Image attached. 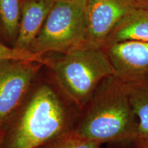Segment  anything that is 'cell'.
Segmentation results:
<instances>
[{"label": "cell", "mask_w": 148, "mask_h": 148, "mask_svg": "<svg viewBox=\"0 0 148 148\" xmlns=\"http://www.w3.org/2000/svg\"><path fill=\"white\" fill-rule=\"evenodd\" d=\"M76 107L57 85L33 84L26 98L0 134L1 148H38L73 130Z\"/></svg>", "instance_id": "6da1fadb"}, {"label": "cell", "mask_w": 148, "mask_h": 148, "mask_svg": "<svg viewBox=\"0 0 148 148\" xmlns=\"http://www.w3.org/2000/svg\"><path fill=\"white\" fill-rule=\"evenodd\" d=\"M136 128L127 85L112 75L99 85L72 130L102 144L134 142Z\"/></svg>", "instance_id": "7a4b0ae2"}, {"label": "cell", "mask_w": 148, "mask_h": 148, "mask_svg": "<svg viewBox=\"0 0 148 148\" xmlns=\"http://www.w3.org/2000/svg\"><path fill=\"white\" fill-rule=\"evenodd\" d=\"M61 91L80 111L113 68L102 47L84 45L63 53L47 66Z\"/></svg>", "instance_id": "3957f363"}, {"label": "cell", "mask_w": 148, "mask_h": 148, "mask_svg": "<svg viewBox=\"0 0 148 148\" xmlns=\"http://www.w3.org/2000/svg\"><path fill=\"white\" fill-rule=\"evenodd\" d=\"M86 0L55 2L29 51L45 55L66 53L86 45Z\"/></svg>", "instance_id": "277c9868"}, {"label": "cell", "mask_w": 148, "mask_h": 148, "mask_svg": "<svg viewBox=\"0 0 148 148\" xmlns=\"http://www.w3.org/2000/svg\"><path fill=\"white\" fill-rule=\"evenodd\" d=\"M42 66L35 61L0 60V134L25 100Z\"/></svg>", "instance_id": "5b68a950"}, {"label": "cell", "mask_w": 148, "mask_h": 148, "mask_svg": "<svg viewBox=\"0 0 148 148\" xmlns=\"http://www.w3.org/2000/svg\"><path fill=\"white\" fill-rule=\"evenodd\" d=\"M102 48L116 77L126 84L148 82V42L127 40Z\"/></svg>", "instance_id": "8992f818"}, {"label": "cell", "mask_w": 148, "mask_h": 148, "mask_svg": "<svg viewBox=\"0 0 148 148\" xmlns=\"http://www.w3.org/2000/svg\"><path fill=\"white\" fill-rule=\"evenodd\" d=\"M134 8L130 0H86V45L103 47L114 27Z\"/></svg>", "instance_id": "52a82bcc"}, {"label": "cell", "mask_w": 148, "mask_h": 148, "mask_svg": "<svg viewBox=\"0 0 148 148\" xmlns=\"http://www.w3.org/2000/svg\"><path fill=\"white\" fill-rule=\"evenodd\" d=\"M54 3L53 0H23L19 29L12 47L29 51Z\"/></svg>", "instance_id": "ba28073f"}, {"label": "cell", "mask_w": 148, "mask_h": 148, "mask_svg": "<svg viewBox=\"0 0 148 148\" xmlns=\"http://www.w3.org/2000/svg\"><path fill=\"white\" fill-rule=\"evenodd\" d=\"M127 40L148 42L147 9L136 8L131 10L114 27L104 45Z\"/></svg>", "instance_id": "9c48e42d"}, {"label": "cell", "mask_w": 148, "mask_h": 148, "mask_svg": "<svg viewBox=\"0 0 148 148\" xmlns=\"http://www.w3.org/2000/svg\"><path fill=\"white\" fill-rule=\"evenodd\" d=\"M127 85L133 110L137 119L134 143L148 141V82Z\"/></svg>", "instance_id": "30bf717a"}, {"label": "cell", "mask_w": 148, "mask_h": 148, "mask_svg": "<svg viewBox=\"0 0 148 148\" xmlns=\"http://www.w3.org/2000/svg\"><path fill=\"white\" fill-rule=\"evenodd\" d=\"M23 0H0V26L4 39L13 45L19 29Z\"/></svg>", "instance_id": "8fae6325"}, {"label": "cell", "mask_w": 148, "mask_h": 148, "mask_svg": "<svg viewBox=\"0 0 148 148\" xmlns=\"http://www.w3.org/2000/svg\"><path fill=\"white\" fill-rule=\"evenodd\" d=\"M101 143L88 139L71 130L51 140L41 148H100Z\"/></svg>", "instance_id": "7c38bea8"}, {"label": "cell", "mask_w": 148, "mask_h": 148, "mask_svg": "<svg viewBox=\"0 0 148 148\" xmlns=\"http://www.w3.org/2000/svg\"><path fill=\"white\" fill-rule=\"evenodd\" d=\"M23 60L35 61L48 66L49 60L44 57V55L34 53L30 51H24L14 47H9L0 42V60Z\"/></svg>", "instance_id": "4fadbf2b"}, {"label": "cell", "mask_w": 148, "mask_h": 148, "mask_svg": "<svg viewBox=\"0 0 148 148\" xmlns=\"http://www.w3.org/2000/svg\"><path fill=\"white\" fill-rule=\"evenodd\" d=\"M136 8H143L148 10V0H130Z\"/></svg>", "instance_id": "5bb4252c"}, {"label": "cell", "mask_w": 148, "mask_h": 148, "mask_svg": "<svg viewBox=\"0 0 148 148\" xmlns=\"http://www.w3.org/2000/svg\"><path fill=\"white\" fill-rule=\"evenodd\" d=\"M134 144L137 148H148V141H139Z\"/></svg>", "instance_id": "9a60e30c"}, {"label": "cell", "mask_w": 148, "mask_h": 148, "mask_svg": "<svg viewBox=\"0 0 148 148\" xmlns=\"http://www.w3.org/2000/svg\"><path fill=\"white\" fill-rule=\"evenodd\" d=\"M54 2H70V1H74L76 0H53Z\"/></svg>", "instance_id": "2e32d148"}, {"label": "cell", "mask_w": 148, "mask_h": 148, "mask_svg": "<svg viewBox=\"0 0 148 148\" xmlns=\"http://www.w3.org/2000/svg\"><path fill=\"white\" fill-rule=\"evenodd\" d=\"M1 38H3V34H2V32H1V26H0V42H1Z\"/></svg>", "instance_id": "e0dca14e"}, {"label": "cell", "mask_w": 148, "mask_h": 148, "mask_svg": "<svg viewBox=\"0 0 148 148\" xmlns=\"http://www.w3.org/2000/svg\"><path fill=\"white\" fill-rule=\"evenodd\" d=\"M0 148H1V142H0Z\"/></svg>", "instance_id": "ac0fdd59"}, {"label": "cell", "mask_w": 148, "mask_h": 148, "mask_svg": "<svg viewBox=\"0 0 148 148\" xmlns=\"http://www.w3.org/2000/svg\"><path fill=\"white\" fill-rule=\"evenodd\" d=\"M38 148H41V147H38Z\"/></svg>", "instance_id": "d6986e66"}]
</instances>
